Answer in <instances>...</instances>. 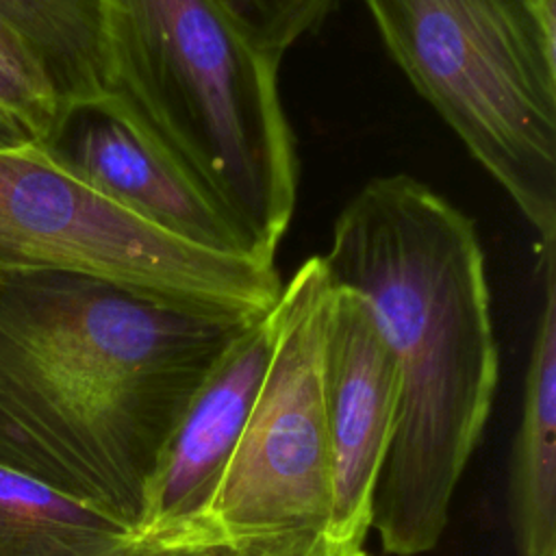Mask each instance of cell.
<instances>
[{
    "mask_svg": "<svg viewBox=\"0 0 556 556\" xmlns=\"http://www.w3.org/2000/svg\"><path fill=\"white\" fill-rule=\"evenodd\" d=\"M250 321L67 271L0 278V465L132 528L191 395Z\"/></svg>",
    "mask_w": 556,
    "mask_h": 556,
    "instance_id": "obj_1",
    "label": "cell"
},
{
    "mask_svg": "<svg viewBox=\"0 0 556 556\" xmlns=\"http://www.w3.org/2000/svg\"><path fill=\"white\" fill-rule=\"evenodd\" d=\"M371 311L400 367L397 426L371 530L389 556L432 552L491 415L500 352L473 219L406 174L365 182L319 256Z\"/></svg>",
    "mask_w": 556,
    "mask_h": 556,
    "instance_id": "obj_2",
    "label": "cell"
},
{
    "mask_svg": "<svg viewBox=\"0 0 556 556\" xmlns=\"http://www.w3.org/2000/svg\"><path fill=\"white\" fill-rule=\"evenodd\" d=\"M106 98L276 263L298 195L280 61L213 0H100Z\"/></svg>",
    "mask_w": 556,
    "mask_h": 556,
    "instance_id": "obj_3",
    "label": "cell"
},
{
    "mask_svg": "<svg viewBox=\"0 0 556 556\" xmlns=\"http://www.w3.org/2000/svg\"><path fill=\"white\" fill-rule=\"evenodd\" d=\"M395 65L556 241V35L526 0H361Z\"/></svg>",
    "mask_w": 556,
    "mask_h": 556,
    "instance_id": "obj_4",
    "label": "cell"
},
{
    "mask_svg": "<svg viewBox=\"0 0 556 556\" xmlns=\"http://www.w3.org/2000/svg\"><path fill=\"white\" fill-rule=\"evenodd\" d=\"M330 285L306 258L276 302L271 358L248 421L195 519L167 547L215 556H369L330 536L332 450L321 348Z\"/></svg>",
    "mask_w": 556,
    "mask_h": 556,
    "instance_id": "obj_5",
    "label": "cell"
},
{
    "mask_svg": "<svg viewBox=\"0 0 556 556\" xmlns=\"http://www.w3.org/2000/svg\"><path fill=\"white\" fill-rule=\"evenodd\" d=\"M67 271L172 308L254 321L282 280L276 263L187 243L59 167L37 141L0 148V278Z\"/></svg>",
    "mask_w": 556,
    "mask_h": 556,
    "instance_id": "obj_6",
    "label": "cell"
},
{
    "mask_svg": "<svg viewBox=\"0 0 556 556\" xmlns=\"http://www.w3.org/2000/svg\"><path fill=\"white\" fill-rule=\"evenodd\" d=\"M321 384L332 450L330 536L369 554L374 500L400 408V367L369 306L330 287L324 321Z\"/></svg>",
    "mask_w": 556,
    "mask_h": 556,
    "instance_id": "obj_7",
    "label": "cell"
},
{
    "mask_svg": "<svg viewBox=\"0 0 556 556\" xmlns=\"http://www.w3.org/2000/svg\"><path fill=\"white\" fill-rule=\"evenodd\" d=\"M274 308L228 341L165 441L135 523L141 547L172 545L208 502L265 378L276 337Z\"/></svg>",
    "mask_w": 556,
    "mask_h": 556,
    "instance_id": "obj_8",
    "label": "cell"
},
{
    "mask_svg": "<svg viewBox=\"0 0 556 556\" xmlns=\"http://www.w3.org/2000/svg\"><path fill=\"white\" fill-rule=\"evenodd\" d=\"M39 146L67 174L148 224L206 250L261 258L239 226L109 102L72 109Z\"/></svg>",
    "mask_w": 556,
    "mask_h": 556,
    "instance_id": "obj_9",
    "label": "cell"
},
{
    "mask_svg": "<svg viewBox=\"0 0 556 556\" xmlns=\"http://www.w3.org/2000/svg\"><path fill=\"white\" fill-rule=\"evenodd\" d=\"M541 308L506 482L517 556H556V241L539 243Z\"/></svg>",
    "mask_w": 556,
    "mask_h": 556,
    "instance_id": "obj_10",
    "label": "cell"
},
{
    "mask_svg": "<svg viewBox=\"0 0 556 556\" xmlns=\"http://www.w3.org/2000/svg\"><path fill=\"white\" fill-rule=\"evenodd\" d=\"M130 526L0 465V556H137Z\"/></svg>",
    "mask_w": 556,
    "mask_h": 556,
    "instance_id": "obj_11",
    "label": "cell"
},
{
    "mask_svg": "<svg viewBox=\"0 0 556 556\" xmlns=\"http://www.w3.org/2000/svg\"><path fill=\"white\" fill-rule=\"evenodd\" d=\"M0 24L35 59L63 115L106 98L100 0H0Z\"/></svg>",
    "mask_w": 556,
    "mask_h": 556,
    "instance_id": "obj_12",
    "label": "cell"
},
{
    "mask_svg": "<svg viewBox=\"0 0 556 556\" xmlns=\"http://www.w3.org/2000/svg\"><path fill=\"white\" fill-rule=\"evenodd\" d=\"M0 111L43 143L61 124V104L20 39L0 24Z\"/></svg>",
    "mask_w": 556,
    "mask_h": 556,
    "instance_id": "obj_13",
    "label": "cell"
},
{
    "mask_svg": "<svg viewBox=\"0 0 556 556\" xmlns=\"http://www.w3.org/2000/svg\"><path fill=\"white\" fill-rule=\"evenodd\" d=\"M263 52L274 59L317 30L337 0H213Z\"/></svg>",
    "mask_w": 556,
    "mask_h": 556,
    "instance_id": "obj_14",
    "label": "cell"
},
{
    "mask_svg": "<svg viewBox=\"0 0 556 556\" xmlns=\"http://www.w3.org/2000/svg\"><path fill=\"white\" fill-rule=\"evenodd\" d=\"M30 141L35 139L28 135V130L22 124H17L11 115L0 111V148H15Z\"/></svg>",
    "mask_w": 556,
    "mask_h": 556,
    "instance_id": "obj_15",
    "label": "cell"
},
{
    "mask_svg": "<svg viewBox=\"0 0 556 556\" xmlns=\"http://www.w3.org/2000/svg\"><path fill=\"white\" fill-rule=\"evenodd\" d=\"M148 556H215V554L202 547H161V549H150Z\"/></svg>",
    "mask_w": 556,
    "mask_h": 556,
    "instance_id": "obj_16",
    "label": "cell"
},
{
    "mask_svg": "<svg viewBox=\"0 0 556 556\" xmlns=\"http://www.w3.org/2000/svg\"><path fill=\"white\" fill-rule=\"evenodd\" d=\"M150 554V549H146V552H141V554H137V556H148Z\"/></svg>",
    "mask_w": 556,
    "mask_h": 556,
    "instance_id": "obj_17",
    "label": "cell"
}]
</instances>
